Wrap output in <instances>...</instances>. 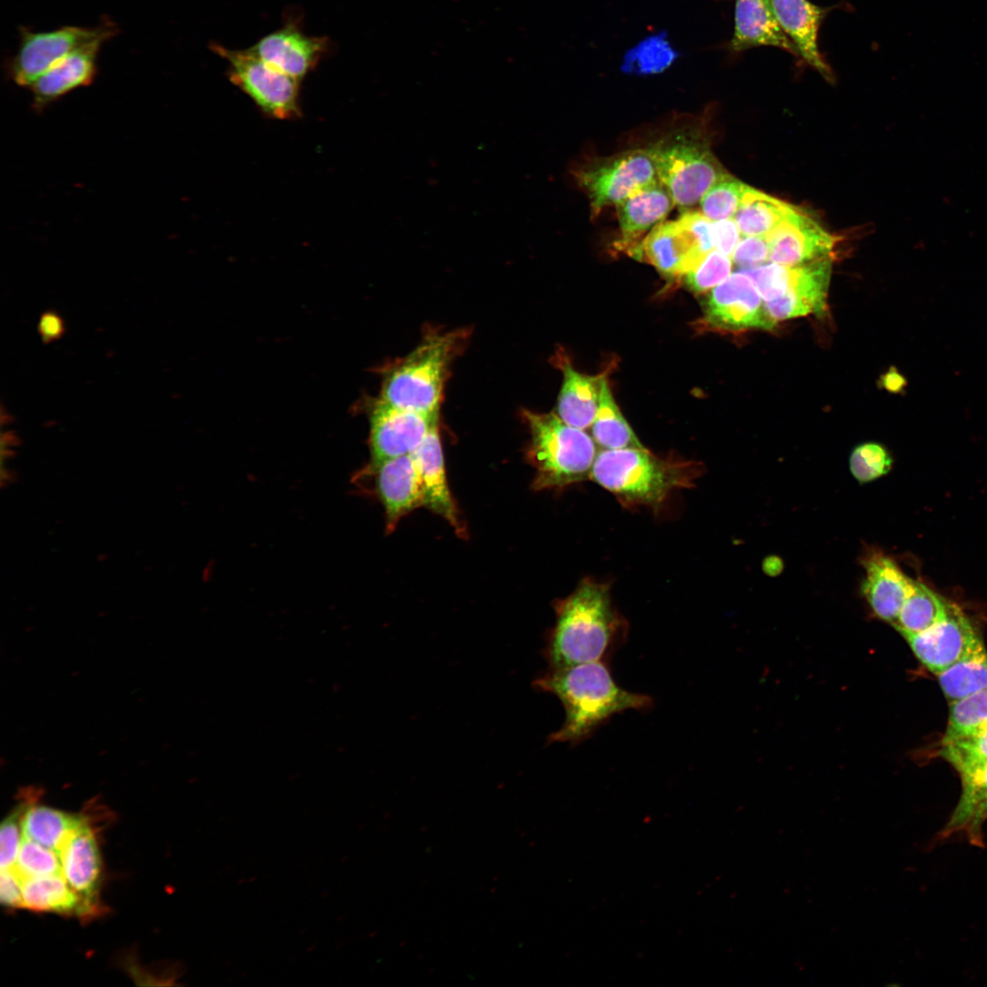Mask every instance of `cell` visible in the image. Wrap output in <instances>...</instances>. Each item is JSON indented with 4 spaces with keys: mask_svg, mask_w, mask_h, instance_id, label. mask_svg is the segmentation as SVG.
Here are the masks:
<instances>
[{
    "mask_svg": "<svg viewBox=\"0 0 987 987\" xmlns=\"http://www.w3.org/2000/svg\"><path fill=\"white\" fill-rule=\"evenodd\" d=\"M892 458L882 445L865 442L855 447L849 459L850 471L859 483H869L886 474Z\"/></svg>",
    "mask_w": 987,
    "mask_h": 987,
    "instance_id": "38",
    "label": "cell"
},
{
    "mask_svg": "<svg viewBox=\"0 0 987 987\" xmlns=\"http://www.w3.org/2000/svg\"><path fill=\"white\" fill-rule=\"evenodd\" d=\"M674 206L671 194L658 179L633 191L615 206L621 247L639 259V239L663 222Z\"/></svg>",
    "mask_w": 987,
    "mask_h": 987,
    "instance_id": "19",
    "label": "cell"
},
{
    "mask_svg": "<svg viewBox=\"0 0 987 987\" xmlns=\"http://www.w3.org/2000/svg\"><path fill=\"white\" fill-rule=\"evenodd\" d=\"M85 823L80 816L26 802L22 833L23 837L52 849L59 855L69 838Z\"/></svg>",
    "mask_w": 987,
    "mask_h": 987,
    "instance_id": "27",
    "label": "cell"
},
{
    "mask_svg": "<svg viewBox=\"0 0 987 987\" xmlns=\"http://www.w3.org/2000/svg\"><path fill=\"white\" fill-rule=\"evenodd\" d=\"M950 603L923 582L914 580L913 589L892 625L900 634L922 632L946 616Z\"/></svg>",
    "mask_w": 987,
    "mask_h": 987,
    "instance_id": "31",
    "label": "cell"
},
{
    "mask_svg": "<svg viewBox=\"0 0 987 987\" xmlns=\"http://www.w3.org/2000/svg\"><path fill=\"white\" fill-rule=\"evenodd\" d=\"M353 483L378 498L385 509L387 531L412 510L424 506L419 469L413 454L369 462Z\"/></svg>",
    "mask_w": 987,
    "mask_h": 987,
    "instance_id": "11",
    "label": "cell"
},
{
    "mask_svg": "<svg viewBox=\"0 0 987 987\" xmlns=\"http://www.w3.org/2000/svg\"><path fill=\"white\" fill-rule=\"evenodd\" d=\"M37 332L45 344L57 341L64 334V321L62 317L54 311L44 312L38 319Z\"/></svg>",
    "mask_w": 987,
    "mask_h": 987,
    "instance_id": "44",
    "label": "cell"
},
{
    "mask_svg": "<svg viewBox=\"0 0 987 987\" xmlns=\"http://www.w3.org/2000/svg\"><path fill=\"white\" fill-rule=\"evenodd\" d=\"M906 384V379L894 368L886 372L883 377V385L890 392H899Z\"/></svg>",
    "mask_w": 987,
    "mask_h": 987,
    "instance_id": "45",
    "label": "cell"
},
{
    "mask_svg": "<svg viewBox=\"0 0 987 987\" xmlns=\"http://www.w3.org/2000/svg\"><path fill=\"white\" fill-rule=\"evenodd\" d=\"M439 413L399 409L379 399L370 415V462L411 454L438 425Z\"/></svg>",
    "mask_w": 987,
    "mask_h": 987,
    "instance_id": "13",
    "label": "cell"
},
{
    "mask_svg": "<svg viewBox=\"0 0 987 987\" xmlns=\"http://www.w3.org/2000/svg\"><path fill=\"white\" fill-rule=\"evenodd\" d=\"M116 33L117 27L111 21L92 27L65 26L49 31L21 28L18 48L7 65L8 74L17 85L30 88L74 50L94 41L106 42Z\"/></svg>",
    "mask_w": 987,
    "mask_h": 987,
    "instance_id": "8",
    "label": "cell"
},
{
    "mask_svg": "<svg viewBox=\"0 0 987 987\" xmlns=\"http://www.w3.org/2000/svg\"><path fill=\"white\" fill-rule=\"evenodd\" d=\"M26 802L17 806L2 822L0 830L1 870L14 868L22 841V819Z\"/></svg>",
    "mask_w": 987,
    "mask_h": 987,
    "instance_id": "40",
    "label": "cell"
},
{
    "mask_svg": "<svg viewBox=\"0 0 987 987\" xmlns=\"http://www.w3.org/2000/svg\"><path fill=\"white\" fill-rule=\"evenodd\" d=\"M795 206L747 186L732 218L744 236H767Z\"/></svg>",
    "mask_w": 987,
    "mask_h": 987,
    "instance_id": "28",
    "label": "cell"
},
{
    "mask_svg": "<svg viewBox=\"0 0 987 987\" xmlns=\"http://www.w3.org/2000/svg\"><path fill=\"white\" fill-rule=\"evenodd\" d=\"M940 754L957 771L987 762V730L971 737L942 741Z\"/></svg>",
    "mask_w": 987,
    "mask_h": 987,
    "instance_id": "39",
    "label": "cell"
},
{
    "mask_svg": "<svg viewBox=\"0 0 987 987\" xmlns=\"http://www.w3.org/2000/svg\"><path fill=\"white\" fill-rule=\"evenodd\" d=\"M762 301L752 279L740 270L710 290L704 302V319L723 330L771 329L776 322Z\"/></svg>",
    "mask_w": 987,
    "mask_h": 987,
    "instance_id": "12",
    "label": "cell"
},
{
    "mask_svg": "<svg viewBox=\"0 0 987 987\" xmlns=\"http://www.w3.org/2000/svg\"><path fill=\"white\" fill-rule=\"evenodd\" d=\"M762 568L769 576H777L781 572L783 564L780 557L771 556L765 558Z\"/></svg>",
    "mask_w": 987,
    "mask_h": 987,
    "instance_id": "46",
    "label": "cell"
},
{
    "mask_svg": "<svg viewBox=\"0 0 987 987\" xmlns=\"http://www.w3.org/2000/svg\"><path fill=\"white\" fill-rule=\"evenodd\" d=\"M415 457L424 491V506L442 516L462 536L465 532L450 493L438 425L412 452Z\"/></svg>",
    "mask_w": 987,
    "mask_h": 987,
    "instance_id": "23",
    "label": "cell"
},
{
    "mask_svg": "<svg viewBox=\"0 0 987 987\" xmlns=\"http://www.w3.org/2000/svg\"><path fill=\"white\" fill-rule=\"evenodd\" d=\"M555 610L544 651L549 668L607 662L626 639L627 622L612 606L606 584L584 578Z\"/></svg>",
    "mask_w": 987,
    "mask_h": 987,
    "instance_id": "1",
    "label": "cell"
},
{
    "mask_svg": "<svg viewBox=\"0 0 987 987\" xmlns=\"http://www.w3.org/2000/svg\"><path fill=\"white\" fill-rule=\"evenodd\" d=\"M658 180L675 205L686 210L700 202L706 191L726 173L708 144L699 136L680 133L661 139L647 148Z\"/></svg>",
    "mask_w": 987,
    "mask_h": 987,
    "instance_id": "6",
    "label": "cell"
},
{
    "mask_svg": "<svg viewBox=\"0 0 987 987\" xmlns=\"http://www.w3.org/2000/svg\"><path fill=\"white\" fill-rule=\"evenodd\" d=\"M937 676L950 703L987 689V652L983 642Z\"/></svg>",
    "mask_w": 987,
    "mask_h": 987,
    "instance_id": "32",
    "label": "cell"
},
{
    "mask_svg": "<svg viewBox=\"0 0 987 987\" xmlns=\"http://www.w3.org/2000/svg\"><path fill=\"white\" fill-rule=\"evenodd\" d=\"M59 857L63 877L90 911L95 904L101 862L94 834L87 823L69 838Z\"/></svg>",
    "mask_w": 987,
    "mask_h": 987,
    "instance_id": "25",
    "label": "cell"
},
{
    "mask_svg": "<svg viewBox=\"0 0 987 987\" xmlns=\"http://www.w3.org/2000/svg\"><path fill=\"white\" fill-rule=\"evenodd\" d=\"M740 231L733 218L712 221L714 249L732 256L739 242Z\"/></svg>",
    "mask_w": 987,
    "mask_h": 987,
    "instance_id": "42",
    "label": "cell"
},
{
    "mask_svg": "<svg viewBox=\"0 0 987 987\" xmlns=\"http://www.w3.org/2000/svg\"><path fill=\"white\" fill-rule=\"evenodd\" d=\"M714 249L712 221L685 211L675 221L661 222L642 239L643 257L666 277H683Z\"/></svg>",
    "mask_w": 987,
    "mask_h": 987,
    "instance_id": "7",
    "label": "cell"
},
{
    "mask_svg": "<svg viewBox=\"0 0 987 987\" xmlns=\"http://www.w3.org/2000/svg\"><path fill=\"white\" fill-rule=\"evenodd\" d=\"M327 47L326 38L308 36L290 23L249 49L276 69L301 80L314 69Z\"/></svg>",
    "mask_w": 987,
    "mask_h": 987,
    "instance_id": "18",
    "label": "cell"
},
{
    "mask_svg": "<svg viewBox=\"0 0 987 987\" xmlns=\"http://www.w3.org/2000/svg\"><path fill=\"white\" fill-rule=\"evenodd\" d=\"M215 50L228 61L230 81L263 112L283 120L299 115V80L267 64L249 49L216 46Z\"/></svg>",
    "mask_w": 987,
    "mask_h": 987,
    "instance_id": "9",
    "label": "cell"
},
{
    "mask_svg": "<svg viewBox=\"0 0 987 987\" xmlns=\"http://www.w3.org/2000/svg\"><path fill=\"white\" fill-rule=\"evenodd\" d=\"M732 263L730 256L713 249L700 263L683 276L684 281L694 292H706L730 275Z\"/></svg>",
    "mask_w": 987,
    "mask_h": 987,
    "instance_id": "37",
    "label": "cell"
},
{
    "mask_svg": "<svg viewBox=\"0 0 987 987\" xmlns=\"http://www.w3.org/2000/svg\"><path fill=\"white\" fill-rule=\"evenodd\" d=\"M575 176L589 198L594 216L658 179L647 148L595 161L577 171Z\"/></svg>",
    "mask_w": 987,
    "mask_h": 987,
    "instance_id": "10",
    "label": "cell"
},
{
    "mask_svg": "<svg viewBox=\"0 0 987 987\" xmlns=\"http://www.w3.org/2000/svg\"><path fill=\"white\" fill-rule=\"evenodd\" d=\"M460 338L455 332L427 337L387 374L380 399L403 409L439 413L448 367Z\"/></svg>",
    "mask_w": 987,
    "mask_h": 987,
    "instance_id": "5",
    "label": "cell"
},
{
    "mask_svg": "<svg viewBox=\"0 0 987 987\" xmlns=\"http://www.w3.org/2000/svg\"><path fill=\"white\" fill-rule=\"evenodd\" d=\"M831 273V257L790 267L784 293L774 301L764 302L769 316L778 322L824 313Z\"/></svg>",
    "mask_w": 987,
    "mask_h": 987,
    "instance_id": "16",
    "label": "cell"
},
{
    "mask_svg": "<svg viewBox=\"0 0 987 987\" xmlns=\"http://www.w3.org/2000/svg\"><path fill=\"white\" fill-rule=\"evenodd\" d=\"M961 779L960 798L939 833V839L963 833L976 846H983L982 825L987 819V762L958 771Z\"/></svg>",
    "mask_w": 987,
    "mask_h": 987,
    "instance_id": "22",
    "label": "cell"
},
{
    "mask_svg": "<svg viewBox=\"0 0 987 987\" xmlns=\"http://www.w3.org/2000/svg\"><path fill=\"white\" fill-rule=\"evenodd\" d=\"M702 470L696 462L660 458L646 448L601 450L590 479L610 492L622 505L656 508L674 491L694 487Z\"/></svg>",
    "mask_w": 987,
    "mask_h": 987,
    "instance_id": "3",
    "label": "cell"
},
{
    "mask_svg": "<svg viewBox=\"0 0 987 987\" xmlns=\"http://www.w3.org/2000/svg\"><path fill=\"white\" fill-rule=\"evenodd\" d=\"M861 564L865 569L864 597L877 618L894 624L913 589L914 579L892 557L876 548H867L861 557Z\"/></svg>",
    "mask_w": 987,
    "mask_h": 987,
    "instance_id": "17",
    "label": "cell"
},
{
    "mask_svg": "<svg viewBox=\"0 0 987 987\" xmlns=\"http://www.w3.org/2000/svg\"><path fill=\"white\" fill-rule=\"evenodd\" d=\"M769 244L766 236H745L738 243L731 258L741 270L759 267L769 260Z\"/></svg>",
    "mask_w": 987,
    "mask_h": 987,
    "instance_id": "41",
    "label": "cell"
},
{
    "mask_svg": "<svg viewBox=\"0 0 987 987\" xmlns=\"http://www.w3.org/2000/svg\"><path fill=\"white\" fill-rule=\"evenodd\" d=\"M776 19L796 47L799 56L831 80L833 73L818 47V32L824 11L808 0H770Z\"/></svg>",
    "mask_w": 987,
    "mask_h": 987,
    "instance_id": "21",
    "label": "cell"
},
{
    "mask_svg": "<svg viewBox=\"0 0 987 987\" xmlns=\"http://www.w3.org/2000/svg\"><path fill=\"white\" fill-rule=\"evenodd\" d=\"M762 46L799 56L796 47L779 25L770 0H737L732 49L741 51Z\"/></svg>",
    "mask_w": 987,
    "mask_h": 987,
    "instance_id": "24",
    "label": "cell"
},
{
    "mask_svg": "<svg viewBox=\"0 0 987 987\" xmlns=\"http://www.w3.org/2000/svg\"><path fill=\"white\" fill-rule=\"evenodd\" d=\"M534 685L556 695L565 709V721L550 735V742L577 744L589 738L612 716L627 710H646L653 705L649 695L619 686L607 662L549 668Z\"/></svg>",
    "mask_w": 987,
    "mask_h": 987,
    "instance_id": "2",
    "label": "cell"
},
{
    "mask_svg": "<svg viewBox=\"0 0 987 987\" xmlns=\"http://www.w3.org/2000/svg\"><path fill=\"white\" fill-rule=\"evenodd\" d=\"M530 431L527 457L535 490L561 489L590 479L598 454L594 440L554 413L524 411Z\"/></svg>",
    "mask_w": 987,
    "mask_h": 987,
    "instance_id": "4",
    "label": "cell"
},
{
    "mask_svg": "<svg viewBox=\"0 0 987 987\" xmlns=\"http://www.w3.org/2000/svg\"><path fill=\"white\" fill-rule=\"evenodd\" d=\"M107 557H108V556L106 554H100V555H98L97 559L99 561H103Z\"/></svg>",
    "mask_w": 987,
    "mask_h": 987,
    "instance_id": "47",
    "label": "cell"
},
{
    "mask_svg": "<svg viewBox=\"0 0 987 987\" xmlns=\"http://www.w3.org/2000/svg\"><path fill=\"white\" fill-rule=\"evenodd\" d=\"M987 730V689L950 703L948 726L942 741L966 738Z\"/></svg>",
    "mask_w": 987,
    "mask_h": 987,
    "instance_id": "34",
    "label": "cell"
},
{
    "mask_svg": "<svg viewBox=\"0 0 987 987\" xmlns=\"http://www.w3.org/2000/svg\"><path fill=\"white\" fill-rule=\"evenodd\" d=\"M563 384L557 398V415L567 424L585 430L591 427L600 401L604 376L577 371L567 357H558Z\"/></svg>",
    "mask_w": 987,
    "mask_h": 987,
    "instance_id": "26",
    "label": "cell"
},
{
    "mask_svg": "<svg viewBox=\"0 0 987 987\" xmlns=\"http://www.w3.org/2000/svg\"><path fill=\"white\" fill-rule=\"evenodd\" d=\"M592 439L602 450L645 448L638 440L616 404L604 377L599 406L591 425Z\"/></svg>",
    "mask_w": 987,
    "mask_h": 987,
    "instance_id": "30",
    "label": "cell"
},
{
    "mask_svg": "<svg viewBox=\"0 0 987 987\" xmlns=\"http://www.w3.org/2000/svg\"><path fill=\"white\" fill-rule=\"evenodd\" d=\"M23 907L58 913L90 912L62 874L22 881Z\"/></svg>",
    "mask_w": 987,
    "mask_h": 987,
    "instance_id": "29",
    "label": "cell"
},
{
    "mask_svg": "<svg viewBox=\"0 0 987 987\" xmlns=\"http://www.w3.org/2000/svg\"><path fill=\"white\" fill-rule=\"evenodd\" d=\"M14 870L21 880L61 874L58 854L37 842L22 837Z\"/></svg>",
    "mask_w": 987,
    "mask_h": 987,
    "instance_id": "36",
    "label": "cell"
},
{
    "mask_svg": "<svg viewBox=\"0 0 987 987\" xmlns=\"http://www.w3.org/2000/svg\"><path fill=\"white\" fill-rule=\"evenodd\" d=\"M678 56L666 34L662 32L646 37L631 48L624 56L621 70L641 75L660 73Z\"/></svg>",
    "mask_w": 987,
    "mask_h": 987,
    "instance_id": "33",
    "label": "cell"
},
{
    "mask_svg": "<svg viewBox=\"0 0 987 987\" xmlns=\"http://www.w3.org/2000/svg\"><path fill=\"white\" fill-rule=\"evenodd\" d=\"M901 635L916 657L936 675L961 660L982 641L968 617L951 602L946 616L931 628Z\"/></svg>",
    "mask_w": 987,
    "mask_h": 987,
    "instance_id": "14",
    "label": "cell"
},
{
    "mask_svg": "<svg viewBox=\"0 0 987 987\" xmlns=\"http://www.w3.org/2000/svg\"><path fill=\"white\" fill-rule=\"evenodd\" d=\"M104 41L89 43L59 60L30 87L33 107L45 109L70 91L90 85L97 74V58Z\"/></svg>",
    "mask_w": 987,
    "mask_h": 987,
    "instance_id": "20",
    "label": "cell"
},
{
    "mask_svg": "<svg viewBox=\"0 0 987 987\" xmlns=\"http://www.w3.org/2000/svg\"><path fill=\"white\" fill-rule=\"evenodd\" d=\"M0 899L6 907H23L22 880L14 868L1 870Z\"/></svg>",
    "mask_w": 987,
    "mask_h": 987,
    "instance_id": "43",
    "label": "cell"
},
{
    "mask_svg": "<svg viewBox=\"0 0 987 987\" xmlns=\"http://www.w3.org/2000/svg\"><path fill=\"white\" fill-rule=\"evenodd\" d=\"M747 186L726 172L701 198V213L711 221L733 218Z\"/></svg>",
    "mask_w": 987,
    "mask_h": 987,
    "instance_id": "35",
    "label": "cell"
},
{
    "mask_svg": "<svg viewBox=\"0 0 987 987\" xmlns=\"http://www.w3.org/2000/svg\"><path fill=\"white\" fill-rule=\"evenodd\" d=\"M766 237L770 249L769 260L789 267L830 257L838 241L835 236L797 207Z\"/></svg>",
    "mask_w": 987,
    "mask_h": 987,
    "instance_id": "15",
    "label": "cell"
}]
</instances>
